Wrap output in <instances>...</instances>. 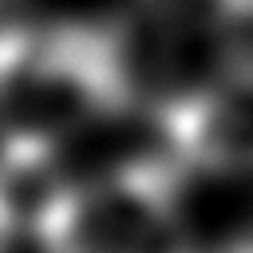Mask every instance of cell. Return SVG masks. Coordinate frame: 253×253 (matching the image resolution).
<instances>
[{"label":"cell","mask_w":253,"mask_h":253,"mask_svg":"<svg viewBox=\"0 0 253 253\" xmlns=\"http://www.w3.org/2000/svg\"><path fill=\"white\" fill-rule=\"evenodd\" d=\"M16 229H20V210H16V198H12V194L4 190V182H0V253H12Z\"/></svg>","instance_id":"cell-5"},{"label":"cell","mask_w":253,"mask_h":253,"mask_svg":"<svg viewBox=\"0 0 253 253\" xmlns=\"http://www.w3.org/2000/svg\"><path fill=\"white\" fill-rule=\"evenodd\" d=\"M123 36L91 20L0 24V158L20 170L130 103Z\"/></svg>","instance_id":"cell-1"},{"label":"cell","mask_w":253,"mask_h":253,"mask_svg":"<svg viewBox=\"0 0 253 253\" xmlns=\"http://www.w3.org/2000/svg\"><path fill=\"white\" fill-rule=\"evenodd\" d=\"M233 253H253V233H245V237L233 245Z\"/></svg>","instance_id":"cell-6"},{"label":"cell","mask_w":253,"mask_h":253,"mask_svg":"<svg viewBox=\"0 0 253 253\" xmlns=\"http://www.w3.org/2000/svg\"><path fill=\"white\" fill-rule=\"evenodd\" d=\"M134 8L170 32H225L253 12V0H134Z\"/></svg>","instance_id":"cell-4"},{"label":"cell","mask_w":253,"mask_h":253,"mask_svg":"<svg viewBox=\"0 0 253 253\" xmlns=\"http://www.w3.org/2000/svg\"><path fill=\"white\" fill-rule=\"evenodd\" d=\"M32 233L43 253H190L178 162L130 158L55 186L36 206Z\"/></svg>","instance_id":"cell-2"},{"label":"cell","mask_w":253,"mask_h":253,"mask_svg":"<svg viewBox=\"0 0 253 253\" xmlns=\"http://www.w3.org/2000/svg\"><path fill=\"white\" fill-rule=\"evenodd\" d=\"M158 138L178 166H253V71H225L166 95L154 111Z\"/></svg>","instance_id":"cell-3"}]
</instances>
